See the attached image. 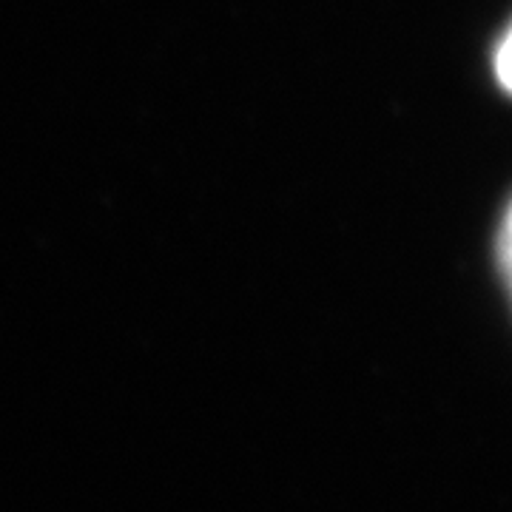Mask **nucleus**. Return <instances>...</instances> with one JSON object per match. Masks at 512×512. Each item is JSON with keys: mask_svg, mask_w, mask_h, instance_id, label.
I'll return each mask as SVG.
<instances>
[{"mask_svg": "<svg viewBox=\"0 0 512 512\" xmlns=\"http://www.w3.org/2000/svg\"><path fill=\"white\" fill-rule=\"evenodd\" d=\"M495 77L512 94V26L504 32L498 49H495Z\"/></svg>", "mask_w": 512, "mask_h": 512, "instance_id": "f257e3e1", "label": "nucleus"}, {"mask_svg": "<svg viewBox=\"0 0 512 512\" xmlns=\"http://www.w3.org/2000/svg\"><path fill=\"white\" fill-rule=\"evenodd\" d=\"M498 259H501V274L507 279L512 291V205L501 222V237H498Z\"/></svg>", "mask_w": 512, "mask_h": 512, "instance_id": "f03ea898", "label": "nucleus"}]
</instances>
